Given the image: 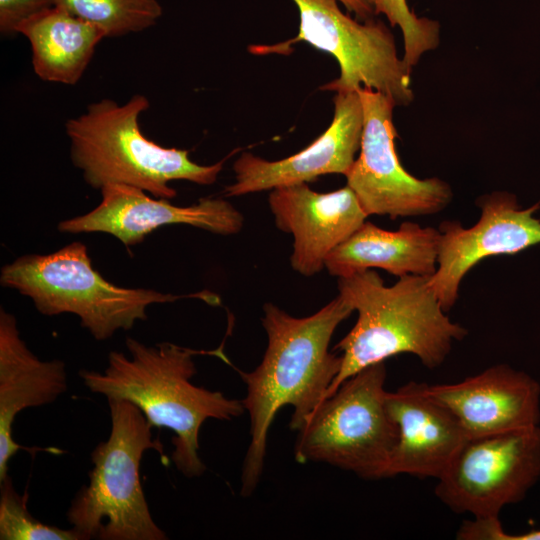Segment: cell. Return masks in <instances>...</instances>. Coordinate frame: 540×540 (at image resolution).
Returning a JSON list of instances; mask_svg holds the SVG:
<instances>
[{"label":"cell","instance_id":"cell-23","mask_svg":"<svg viewBox=\"0 0 540 540\" xmlns=\"http://www.w3.org/2000/svg\"><path fill=\"white\" fill-rule=\"evenodd\" d=\"M53 5L54 0H0L1 33H17L22 22Z\"/></svg>","mask_w":540,"mask_h":540},{"label":"cell","instance_id":"cell-1","mask_svg":"<svg viewBox=\"0 0 540 540\" xmlns=\"http://www.w3.org/2000/svg\"><path fill=\"white\" fill-rule=\"evenodd\" d=\"M261 319L267 348L251 372L239 369L247 394L242 401L250 419V443L241 474V495L256 490L264 469L270 427L279 410L293 407L291 429L297 431L325 399L338 375L342 357L329 351L331 337L353 308L337 296L307 317H293L272 303Z\"/></svg>","mask_w":540,"mask_h":540},{"label":"cell","instance_id":"cell-18","mask_svg":"<svg viewBox=\"0 0 540 540\" xmlns=\"http://www.w3.org/2000/svg\"><path fill=\"white\" fill-rule=\"evenodd\" d=\"M441 233L433 227L404 222L389 231L365 221L326 258L331 275L340 277L372 268L395 276H431L436 271Z\"/></svg>","mask_w":540,"mask_h":540},{"label":"cell","instance_id":"cell-22","mask_svg":"<svg viewBox=\"0 0 540 540\" xmlns=\"http://www.w3.org/2000/svg\"><path fill=\"white\" fill-rule=\"evenodd\" d=\"M375 14H383L392 26L398 25L403 34V60L412 68L421 56L437 48L440 26L437 21L420 18L413 13L406 0H373Z\"/></svg>","mask_w":540,"mask_h":540},{"label":"cell","instance_id":"cell-12","mask_svg":"<svg viewBox=\"0 0 540 540\" xmlns=\"http://www.w3.org/2000/svg\"><path fill=\"white\" fill-rule=\"evenodd\" d=\"M102 200L92 211L58 224L60 232H103L126 247L142 242L164 225L185 224L212 233L230 235L243 226V215L222 198H201L190 206H176L154 199L133 186L109 184L101 189Z\"/></svg>","mask_w":540,"mask_h":540},{"label":"cell","instance_id":"cell-9","mask_svg":"<svg viewBox=\"0 0 540 540\" xmlns=\"http://www.w3.org/2000/svg\"><path fill=\"white\" fill-rule=\"evenodd\" d=\"M540 479V425L470 437L437 479L435 494L455 513L499 517Z\"/></svg>","mask_w":540,"mask_h":540},{"label":"cell","instance_id":"cell-5","mask_svg":"<svg viewBox=\"0 0 540 540\" xmlns=\"http://www.w3.org/2000/svg\"><path fill=\"white\" fill-rule=\"evenodd\" d=\"M111 431L91 453L93 469L67 511V521L81 540H166L155 523L141 481L140 463L147 450L167 462L159 439L142 411L126 400H107Z\"/></svg>","mask_w":540,"mask_h":540},{"label":"cell","instance_id":"cell-7","mask_svg":"<svg viewBox=\"0 0 540 540\" xmlns=\"http://www.w3.org/2000/svg\"><path fill=\"white\" fill-rule=\"evenodd\" d=\"M385 380V363L379 362L342 382L297 430L295 460L386 478L398 428L387 409Z\"/></svg>","mask_w":540,"mask_h":540},{"label":"cell","instance_id":"cell-4","mask_svg":"<svg viewBox=\"0 0 540 540\" xmlns=\"http://www.w3.org/2000/svg\"><path fill=\"white\" fill-rule=\"evenodd\" d=\"M148 108L149 100L143 95H134L124 105L103 99L68 120L71 159L85 181L95 189L109 184L133 186L167 200L176 196L169 186L173 180L213 184L226 158L200 165L189 158L188 150L163 147L148 139L139 125V116Z\"/></svg>","mask_w":540,"mask_h":540},{"label":"cell","instance_id":"cell-15","mask_svg":"<svg viewBox=\"0 0 540 540\" xmlns=\"http://www.w3.org/2000/svg\"><path fill=\"white\" fill-rule=\"evenodd\" d=\"M428 394L458 421L468 438L540 424V384L506 364L453 384L427 385Z\"/></svg>","mask_w":540,"mask_h":540},{"label":"cell","instance_id":"cell-8","mask_svg":"<svg viewBox=\"0 0 540 540\" xmlns=\"http://www.w3.org/2000/svg\"><path fill=\"white\" fill-rule=\"evenodd\" d=\"M292 1L299 13L298 34L278 44L251 45L252 54L287 55L292 45L304 41L331 54L339 64V77L321 90L341 93L367 87L388 96L396 106L413 101L412 67L398 56L394 36L383 21L359 22L343 13L336 0Z\"/></svg>","mask_w":540,"mask_h":540},{"label":"cell","instance_id":"cell-6","mask_svg":"<svg viewBox=\"0 0 540 540\" xmlns=\"http://www.w3.org/2000/svg\"><path fill=\"white\" fill-rule=\"evenodd\" d=\"M0 282L28 296L44 315H77L81 326L96 340H106L116 331L129 330L137 321L146 320L147 307L155 303L187 297L218 302L216 296L205 292L173 295L112 284L93 268L81 242L49 254L23 255L2 268Z\"/></svg>","mask_w":540,"mask_h":540},{"label":"cell","instance_id":"cell-11","mask_svg":"<svg viewBox=\"0 0 540 540\" xmlns=\"http://www.w3.org/2000/svg\"><path fill=\"white\" fill-rule=\"evenodd\" d=\"M476 203L481 215L474 226L464 228L458 221H444L439 227L438 267L428 284L445 312L456 303L464 276L482 259L516 254L540 244V219L535 216L540 202L522 208L514 194L493 191Z\"/></svg>","mask_w":540,"mask_h":540},{"label":"cell","instance_id":"cell-10","mask_svg":"<svg viewBox=\"0 0 540 540\" xmlns=\"http://www.w3.org/2000/svg\"><path fill=\"white\" fill-rule=\"evenodd\" d=\"M356 91L364 114L360 154L345 176L366 214L396 219L442 211L453 197L450 185L437 177H414L399 160L394 101L371 88Z\"/></svg>","mask_w":540,"mask_h":540},{"label":"cell","instance_id":"cell-19","mask_svg":"<svg viewBox=\"0 0 540 540\" xmlns=\"http://www.w3.org/2000/svg\"><path fill=\"white\" fill-rule=\"evenodd\" d=\"M17 33L31 45L35 74L68 85L79 81L97 44L106 37L96 25L56 5L22 22Z\"/></svg>","mask_w":540,"mask_h":540},{"label":"cell","instance_id":"cell-25","mask_svg":"<svg viewBox=\"0 0 540 540\" xmlns=\"http://www.w3.org/2000/svg\"><path fill=\"white\" fill-rule=\"evenodd\" d=\"M340 2L348 12H352L361 21L373 18L375 14L373 0H336Z\"/></svg>","mask_w":540,"mask_h":540},{"label":"cell","instance_id":"cell-13","mask_svg":"<svg viewBox=\"0 0 540 540\" xmlns=\"http://www.w3.org/2000/svg\"><path fill=\"white\" fill-rule=\"evenodd\" d=\"M363 121L358 92L336 93L332 122L318 138L298 153L277 161L243 153L233 165L235 182L225 188V195L241 196L307 183L325 174L345 175L360 150Z\"/></svg>","mask_w":540,"mask_h":540},{"label":"cell","instance_id":"cell-14","mask_svg":"<svg viewBox=\"0 0 540 540\" xmlns=\"http://www.w3.org/2000/svg\"><path fill=\"white\" fill-rule=\"evenodd\" d=\"M268 202L276 226L293 235L290 263L304 276L320 272L327 256L368 217L347 185L328 193L307 183L281 186L271 190Z\"/></svg>","mask_w":540,"mask_h":540},{"label":"cell","instance_id":"cell-21","mask_svg":"<svg viewBox=\"0 0 540 540\" xmlns=\"http://www.w3.org/2000/svg\"><path fill=\"white\" fill-rule=\"evenodd\" d=\"M0 486V540H81L73 528L62 529L35 519L27 508V491L18 494L9 475Z\"/></svg>","mask_w":540,"mask_h":540},{"label":"cell","instance_id":"cell-3","mask_svg":"<svg viewBox=\"0 0 540 540\" xmlns=\"http://www.w3.org/2000/svg\"><path fill=\"white\" fill-rule=\"evenodd\" d=\"M428 278L409 274L386 286L376 271L367 269L338 279L339 296L358 317L335 346L342 364L325 399L349 377L397 354H413L428 369L445 361L467 330L448 318Z\"/></svg>","mask_w":540,"mask_h":540},{"label":"cell","instance_id":"cell-2","mask_svg":"<svg viewBox=\"0 0 540 540\" xmlns=\"http://www.w3.org/2000/svg\"><path fill=\"white\" fill-rule=\"evenodd\" d=\"M130 357L111 351L103 372L81 370L83 384L107 400H126L136 405L152 427L174 432L171 459L186 477L202 475L206 466L199 457V431L207 419L231 420L241 416L242 401L227 398L191 382L196 374L193 357L209 354L229 363L221 348L194 350L173 343L155 346L128 337Z\"/></svg>","mask_w":540,"mask_h":540},{"label":"cell","instance_id":"cell-20","mask_svg":"<svg viewBox=\"0 0 540 540\" xmlns=\"http://www.w3.org/2000/svg\"><path fill=\"white\" fill-rule=\"evenodd\" d=\"M71 14L118 37L153 26L162 14L157 0H54Z\"/></svg>","mask_w":540,"mask_h":540},{"label":"cell","instance_id":"cell-17","mask_svg":"<svg viewBox=\"0 0 540 540\" xmlns=\"http://www.w3.org/2000/svg\"><path fill=\"white\" fill-rule=\"evenodd\" d=\"M65 364L42 361L20 337L15 317L0 310V482L8 475V462L19 450L33 453L15 442L13 424L27 408L54 402L67 390Z\"/></svg>","mask_w":540,"mask_h":540},{"label":"cell","instance_id":"cell-16","mask_svg":"<svg viewBox=\"0 0 540 540\" xmlns=\"http://www.w3.org/2000/svg\"><path fill=\"white\" fill-rule=\"evenodd\" d=\"M398 440L386 478L400 474L438 479L468 438L455 417L427 392L409 382L386 394Z\"/></svg>","mask_w":540,"mask_h":540},{"label":"cell","instance_id":"cell-24","mask_svg":"<svg viewBox=\"0 0 540 540\" xmlns=\"http://www.w3.org/2000/svg\"><path fill=\"white\" fill-rule=\"evenodd\" d=\"M474 535L478 540H540V530L523 534H508L502 528L499 518L482 519L474 526Z\"/></svg>","mask_w":540,"mask_h":540}]
</instances>
